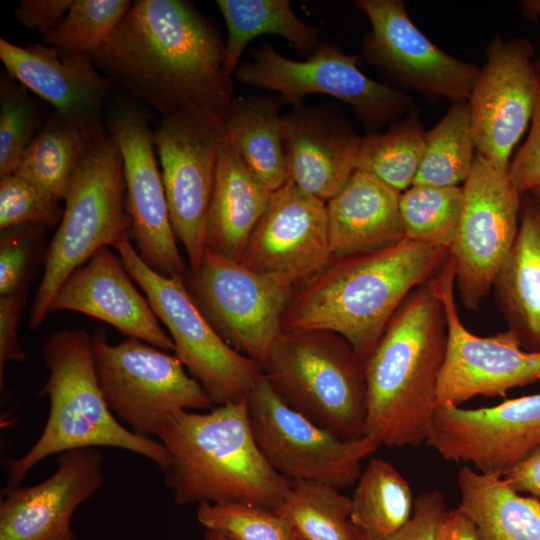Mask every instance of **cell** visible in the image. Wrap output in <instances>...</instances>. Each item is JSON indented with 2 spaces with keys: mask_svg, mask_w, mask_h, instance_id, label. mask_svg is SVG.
<instances>
[{
  "mask_svg": "<svg viewBox=\"0 0 540 540\" xmlns=\"http://www.w3.org/2000/svg\"><path fill=\"white\" fill-rule=\"evenodd\" d=\"M113 85L162 116L219 120L233 100L217 25L192 1L136 0L106 42L91 54Z\"/></svg>",
  "mask_w": 540,
  "mask_h": 540,
  "instance_id": "1",
  "label": "cell"
},
{
  "mask_svg": "<svg viewBox=\"0 0 540 540\" xmlns=\"http://www.w3.org/2000/svg\"><path fill=\"white\" fill-rule=\"evenodd\" d=\"M449 255V248L405 238L381 250L333 258L294 289L282 332L337 333L365 361L403 301L429 281Z\"/></svg>",
  "mask_w": 540,
  "mask_h": 540,
  "instance_id": "2",
  "label": "cell"
},
{
  "mask_svg": "<svg viewBox=\"0 0 540 540\" xmlns=\"http://www.w3.org/2000/svg\"><path fill=\"white\" fill-rule=\"evenodd\" d=\"M446 350L444 306L427 281L403 301L365 360V435L388 447L426 441Z\"/></svg>",
  "mask_w": 540,
  "mask_h": 540,
  "instance_id": "3",
  "label": "cell"
},
{
  "mask_svg": "<svg viewBox=\"0 0 540 540\" xmlns=\"http://www.w3.org/2000/svg\"><path fill=\"white\" fill-rule=\"evenodd\" d=\"M163 470L178 505L237 502L276 509L292 482L277 473L254 438L247 397L208 412L180 411L157 434Z\"/></svg>",
  "mask_w": 540,
  "mask_h": 540,
  "instance_id": "4",
  "label": "cell"
},
{
  "mask_svg": "<svg viewBox=\"0 0 540 540\" xmlns=\"http://www.w3.org/2000/svg\"><path fill=\"white\" fill-rule=\"evenodd\" d=\"M41 356L49 375L38 396L49 399L48 418L31 448L7 463V486L20 485L49 456L80 448H121L162 471L167 467L162 443L133 433L109 409L97 380L91 335L82 329L58 330L45 341Z\"/></svg>",
  "mask_w": 540,
  "mask_h": 540,
  "instance_id": "5",
  "label": "cell"
},
{
  "mask_svg": "<svg viewBox=\"0 0 540 540\" xmlns=\"http://www.w3.org/2000/svg\"><path fill=\"white\" fill-rule=\"evenodd\" d=\"M263 373L290 408L317 426L343 440L365 435V361L339 334L282 332Z\"/></svg>",
  "mask_w": 540,
  "mask_h": 540,
  "instance_id": "6",
  "label": "cell"
},
{
  "mask_svg": "<svg viewBox=\"0 0 540 540\" xmlns=\"http://www.w3.org/2000/svg\"><path fill=\"white\" fill-rule=\"evenodd\" d=\"M124 187L122 156L109 134L90 146L73 173L60 224L44 254V273L31 307V329L45 320L56 292L75 270L101 248L130 234Z\"/></svg>",
  "mask_w": 540,
  "mask_h": 540,
  "instance_id": "7",
  "label": "cell"
},
{
  "mask_svg": "<svg viewBox=\"0 0 540 540\" xmlns=\"http://www.w3.org/2000/svg\"><path fill=\"white\" fill-rule=\"evenodd\" d=\"M125 270L143 290L174 343V352L203 387L214 406L248 397L263 376L262 366L227 344L204 317L185 278L150 268L131 243L130 234L113 244Z\"/></svg>",
  "mask_w": 540,
  "mask_h": 540,
  "instance_id": "8",
  "label": "cell"
},
{
  "mask_svg": "<svg viewBox=\"0 0 540 540\" xmlns=\"http://www.w3.org/2000/svg\"><path fill=\"white\" fill-rule=\"evenodd\" d=\"M91 343L105 401L133 433L157 437L175 413L214 406L175 354L134 337L110 344L103 329L91 335Z\"/></svg>",
  "mask_w": 540,
  "mask_h": 540,
  "instance_id": "9",
  "label": "cell"
},
{
  "mask_svg": "<svg viewBox=\"0 0 540 540\" xmlns=\"http://www.w3.org/2000/svg\"><path fill=\"white\" fill-rule=\"evenodd\" d=\"M361 55H349L323 41L306 60L281 55L270 43L254 49L252 58L238 66L234 76L242 83L277 92L285 104L294 107L311 94H325L352 108L366 134L416 111L412 97L364 74L358 64Z\"/></svg>",
  "mask_w": 540,
  "mask_h": 540,
  "instance_id": "10",
  "label": "cell"
},
{
  "mask_svg": "<svg viewBox=\"0 0 540 540\" xmlns=\"http://www.w3.org/2000/svg\"><path fill=\"white\" fill-rule=\"evenodd\" d=\"M185 281L218 335L263 369L282 333L283 315L295 288L207 248L199 272H187Z\"/></svg>",
  "mask_w": 540,
  "mask_h": 540,
  "instance_id": "11",
  "label": "cell"
},
{
  "mask_svg": "<svg viewBox=\"0 0 540 540\" xmlns=\"http://www.w3.org/2000/svg\"><path fill=\"white\" fill-rule=\"evenodd\" d=\"M251 429L270 466L288 480L343 489L355 484L361 462L380 445L364 435L343 440L290 408L263 376L247 397Z\"/></svg>",
  "mask_w": 540,
  "mask_h": 540,
  "instance_id": "12",
  "label": "cell"
},
{
  "mask_svg": "<svg viewBox=\"0 0 540 540\" xmlns=\"http://www.w3.org/2000/svg\"><path fill=\"white\" fill-rule=\"evenodd\" d=\"M463 211L450 248L461 300L475 310L492 289L516 239L522 197L509 171H500L476 153L463 185Z\"/></svg>",
  "mask_w": 540,
  "mask_h": 540,
  "instance_id": "13",
  "label": "cell"
},
{
  "mask_svg": "<svg viewBox=\"0 0 540 540\" xmlns=\"http://www.w3.org/2000/svg\"><path fill=\"white\" fill-rule=\"evenodd\" d=\"M429 283L444 306L447 321V350L437 387L440 404L460 406L475 396H505L509 389L540 380V351L524 349L508 329L480 337L462 324L450 256Z\"/></svg>",
  "mask_w": 540,
  "mask_h": 540,
  "instance_id": "14",
  "label": "cell"
},
{
  "mask_svg": "<svg viewBox=\"0 0 540 540\" xmlns=\"http://www.w3.org/2000/svg\"><path fill=\"white\" fill-rule=\"evenodd\" d=\"M371 30L362 40L361 58L390 83L452 103L468 101L480 67L457 59L413 23L402 0H356Z\"/></svg>",
  "mask_w": 540,
  "mask_h": 540,
  "instance_id": "15",
  "label": "cell"
},
{
  "mask_svg": "<svg viewBox=\"0 0 540 540\" xmlns=\"http://www.w3.org/2000/svg\"><path fill=\"white\" fill-rule=\"evenodd\" d=\"M221 134L219 120L191 114L164 117L153 132L171 224L193 275L199 272L205 251Z\"/></svg>",
  "mask_w": 540,
  "mask_h": 540,
  "instance_id": "16",
  "label": "cell"
},
{
  "mask_svg": "<svg viewBox=\"0 0 540 540\" xmlns=\"http://www.w3.org/2000/svg\"><path fill=\"white\" fill-rule=\"evenodd\" d=\"M107 130L119 148L136 250L154 271L185 278L188 270L176 244L155 145L147 117L129 102L110 112Z\"/></svg>",
  "mask_w": 540,
  "mask_h": 540,
  "instance_id": "17",
  "label": "cell"
},
{
  "mask_svg": "<svg viewBox=\"0 0 540 540\" xmlns=\"http://www.w3.org/2000/svg\"><path fill=\"white\" fill-rule=\"evenodd\" d=\"M485 55L468 99L471 131L476 153L505 172L533 115L534 49L525 38L496 35Z\"/></svg>",
  "mask_w": 540,
  "mask_h": 540,
  "instance_id": "18",
  "label": "cell"
},
{
  "mask_svg": "<svg viewBox=\"0 0 540 540\" xmlns=\"http://www.w3.org/2000/svg\"><path fill=\"white\" fill-rule=\"evenodd\" d=\"M539 441L540 393L478 409L440 404L425 443L446 460L503 477Z\"/></svg>",
  "mask_w": 540,
  "mask_h": 540,
  "instance_id": "19",
  "label": "cell"
},
{
  "mask_svg": "<svg viewBox=\"0 0 540 540\" xmlns=\"http://www.w3.org/2000/svg\"><path fill=\"white\" fill-rule=\"evenodd\" d=\"M333 258L326 202L288 181L272 192L239 262L296 288Z\"/></svg>",
  "mask_w": 540,
  "mask_h": 540,
  "instance_id": "20",
  "label": "cell"
},
{
  "mask_svg": "<svg viewBox=\"0 0 540 540\" xmlns=\"http://www.w3.org/2000/svg\"><path fill=\"white\" fill-rule=\"evenodd\" d=\"M6 72L55 109L92 143L108 136L104 103L113 83L90 54L66 53L47 44L18 46L0 38Z\"/></svg>",
  "mask_w": 540,
  "mask_h": 540,
  "instance_id": "21",
  "label": "cell"
},
{
  "mask_svg": "<svg viewBox=\"0 0 540 540\" xmlns=\"http://www.w3.org/2000/svg\"><path fill=\"white\" fill-rule=\"evenodd\" d=\"M103 454L80 448L59 454L55 472L32 486L1 490L0 540H75L76 509L102 486Z\"/></svg>",
  "mask_w": 540,
  "mask_h": 540,
  "instance_id": "22",
  "label": "cell"
},
{
  "mask_svg": "<svg viewBox=\"0 0 540 540\" xmlns=\"http://www.w3.org/2000/svg\"><path fill=\"white\" fill-rule=\"evenodd\" d=\"M283 121L289 181L327 202L357 169L363 137L332 104H301Z\"/></svg>",
  "mask_w": 540,
  "mask_h": 540,
  "instance_id": "23",
  "label": "cell"
},
{
  "mask_svg": "<svg viewBox=\"0 0 540 540\" xmlns=\"http://www.w3.org/2000/svg\"><path fill=\"white\" fill-rule=\"evenodd\" d=\"M80 312L113 326L128 337L164 351H174L148 300L136 289L119 256L109 247L98 250L56 292L49 313Z\"/></svg>",
  "mask_w": 540,
  "mask_h": 540,
  "instance_id": "24",
  "label": "cell"
},
{
  "mask_svg": "<svg viewBox=\"0 0 540 540\" xmlns=\"http://www.w3.org/2000/svg\"><path fill=\"white\" fill-rule=\"evenodd\" d=\"M400 196L373 175L355 170L326 202L333 257L373 252L405 239Z\"/></svg>",
  "mask_w": 540,
  "mask_h": 540,
  "instance_id": "25",
  "label": "cell"
},
{
  "mask_svg": "<svg viewBox=\"0 0 540 540\" xmlns=\"http://www.w3.org/2000/svg\"><path fill=\"white\" fill-rule=\"evenodd\" d=\"M271 196L272 191L221 134L215 183L205 222V248L239 262Z\"/></svg>",
  "mask_w": 540,
  "mask_h": 540,
  "instance_id": "26",
  "label": "cell"
},
{
  "mask_svg": "<svg viewBox=\"0 0 540 540\" xmlns=\"http://www.w3.org/2000/svg\"><path fill=\"white\" fill-rule=\"evenodd\" d=\"M492 288L508 330L529 351H540V206L523 195L514 244Z\"/></svg>",
  "mask_w": 540,
  "mask_h": 540,
  "instance_id": "27",
  "label": "cell"
},
{
  "mask_svg": "<svg viewBox=\"0 0 540 540\" xmlns=\"http://www.w3.org/2000/svg\"><path fill=\"white\" fill-rule=\"evenodd\" d=\"M279 95L233 98L219 119L222 134L250 170L272 191L289 181Z\"/></svg>",
  "mask_w": 540,
  "mask_h": 540,
  "instance_id": "28",
  "label": "cell"
},
{
  "mask_svg": "<svg viewBox=\"0 0 540 540\" xmlns=\"http://www.w3.org/2000/svg\"><path fill=\"white\" fill-rule=\"evenodd\" d=\"M458 508L481 540H540V501L512 489L503 477L463 466L457 475Z\"/></svg>",
  "mask_w": 540,
  "mask_h": 540,
  "instance_id": "29",
  "label": "cell"
},
{
  "mask_svg": "<svg viewBox=\"0 0 540 540\" xmlns=\"http://www.w3.org/2000/svg\"><path fill=\"white\" fill-rule=\"evenodd\" d=\"M226 27L224 69L234 76L251 40L273 34L285 38L298 53L310 56L320 45V32L300 19L289 0H217Z\"/></svg>",
  "mask_w": 540,
  "mask_h": 540,
  "instance_id": "30",
  "label": "cell"
},
{
  "mask_svg": "<svg viewBox=\"0 0 540 540\" xmlns=\"http://www.w3.org/2000/svg\"><path fill=\"white\" fill-rule=\"evenodd\" d=\"M356 483L350 519L369 540H387L410 520V485L390 462L370 460Z\"/></svg>",
  "mask_w": 540,
  "mask_h": 540,
  "instance_id": "31",
  "label": "cell"
},
{
  "mask_svg": "<svg viewBox=\"0 0 540 540\" xmlns=\"http://www.w3.org/2000/svg\"><path fill=\"white\" fill-rule=\"evenodd\" d=\"M91 145L79 129L55 113L26 150L14 174L57 202L64 201L73 173Z\"/></svg>",
  "mask_w": 540,
  "mask_h": 540,
  "instance_id": "32",
  "label": "cell"
},
{
  "mask_svg": "<svg viewBox=\"0 0 540 540\" xmlns=\"http://www.w3.org/2000/svg\"><path fill=\"white\" fill-rule=\"evenodd\" d=\"M275 510L301 540H361L350 519L351 497L330 484L292 481L289 493Z\"/></svg>",
  "mask_w": 540,
  "mask_h": 540,
  "instance_id": "33",
  "label": "cell"
},
{
  "mask_svg": "<svg viewBox=\"0 0 540 540\" xmlns=\"http://www.w3.org/2000/svg\"><path fill=\"white\" fill-rule=\"evenodd\" d=\"M426 132L413 111L383 132L366 134L362 138L356 170L404 192L417 176L426 147Z\"/></svg>",
  "mask_w": 540,
  "mask_h": 540,
  "instance_id": "34",
  "label": "cell"
},
{
  "mask_svg": "<svg viewBox=\"0 0 540 540\" xmlns=\"http://www.w3.org/2000/svg\"><path fill=\"white\" fill-rule=\"evenodd\" d=\"M476 150L468 101L452 103L426 132V147L413 185L458 186L471 172Z\"/></svg>",
  "mask_w": 540,
  "mask_h": 540,
  "instance_id": "35",
  "label": "cell"
},
{
  "mask_svg": "<svg viewBox=\"0 0 540 540\" xmlns=\"http://www.w3.org/2000/svg\"><path fill=\"white\" fill-rule=\"evenodd\" d=\"M463 201V187L412 185L400 196L405 238L450 249L457 238Z\"/></svg>",
  "mask_w": 540,
  "mask_h": 540,
  "instance_id": "36",
  "label": "cell"
},
{
  "mask_svg": "<svg viewBox=\"0 0 540 540\" xmlns=\"http://www.w3.org/2000/svg\"><path fill=\"white\" fill-rule=\"evenodd\" d=\"M131 5L129 0H74L61 22L42 40L66 53L91 55L110 37Z\"/></svg>",
  "mask_w": 540,
  "mask_h": 540,
  "instance_id": "37",
  "label": "cell"
},
{
  "mask_svg": "<svg viewBox=\"0 0 540 540\" xmlns=\"http://www.w3.org/2000/svg\"><path fill=\"white\" fill-rule=\"evenodd\" d=\"M43 118L28 88L7 72L0 77V178L16 172Z\"/></svg>",
  "mask_w": 540,
  "mask_h": 540,
  "instance_id": "38",
  "label": "cell"
},
{
  "mask_svg": "<svg viewBox=\"0 0 540 540\" xmlns=\"http://www.w3.org/2000/svg\"><path fill=\"white\" fill-rule=\"evenodd\" d=\"M196 518L226 540H296L291 524L275 509L237 503H202Z\"/></svg>",
  "mask_w": 540,
  "mask_h": 540,
  "instance_id": "39",
  "label": "cell"
},
{
  "mask_svg": "<svg viewBox=\"0 0 540 540\" xmlns=\"http://www.w3.org/2000/svg\"><path fill=\"white\" fill-rule=\"evenodd\" d=\"M59 203L16 174L3 177L0 180V230L21 224L54 228L63 215Z\"/></svg>",
  "mask_w": 540,
  "mask_h": 540,
  "instance_id": "40",
  "label": "cell"
},
{
  "mask_svg": "<svg viewBox=\"0 0 540 540\" xmlns=\"http://www.w3.org/2000/svg\"><path fill=\"white\" fill-rule=\"evenodd\" d=\"M45 229L35 224H21L1 230L0 296L26 290Z\"/></svg>",
  "mask_w": 540,
  "mask_h": 540,
  "instance_id": "41",
  "label": "cell"
},
{
  "mask_svg": "<svg viewBox=\"0 0 540 540\" xmlns=\"http://www.w3.org/2000/svg\"><path fill=\"white\" fill-rule=\"evenodd\" d=\"M535 101L528 136L510 162L509 176L521 195L540 185V55L534 60Z\"/></svg>",
  "mask_w": 540,
  "mask_h": 540,
  "instance_id": "42",
  "label": "cell"
},
{
  "mask_svg": "<svg viewBox=\"0 0 540 540\" xmlns=\"http://www.w3.org/2000/svg\"><path fill=\"white\" fill-rule=\"evenodd\" d=\"M446 514L440 491L422 493L414 501L410 520L387 540H440Z\"/></svg>",
  "mask_w": 540,
  "mask_h": 540,
  "instance_id": "43",
  "label": "cell"
},
{
  "mask_svg": "<svg viewBox=\"0 0 540 540\" xmlns=\"http://www.w3.org/2000/svg\"><path fill=\"white\" fill-rule=\"evenodd\" d=\"M27 290L0 296V385L5 383L4 370L10 361L25 362L27 356L21 348L17 328L26 303Z\"/></svg>",
  "mask_w": 540,
  "mask_h": 540,
  "instance_id": "44",
  "label": "cell"
},
{
  "mask_svg": "<svg viewBox=\"0 0 540 540\" xmlns=\"http://www.w3.org/2000/svg\"><path fill=\"white\" fill-rule=\"evenodd\" d=\"M74 0H22L14 16L27 29L45 35L63 19Z\"/></svg>",
  "mask_w": 540,
  "mask_h": 540,
  "instance_id": "45",
  "label": "cell"
},
{
  "mask_svg": "<svg viewBox=\"0 0 540 540\" xmlns=\"http://www.w3.org/2000/svg\"><path fill=\"white\" fill-rule=\"evenodd\" d=\"M503 479L515 491L540 501V441Z\"/></svg>",
  "mask_w": 540,
  "mask_h": 540,
  "instance_id": "46",
  "label": "cell"
},
{
  "mask_svg": "<svg viewBox=\"0 0 540 540\" xmlns=\"http://www.w3.org/2000/svg\"><path fill=\"white\" fill-rule=\"evenodd\" d=\"M440 540H481L471 519L458 507L447 511Z\"/></svg>",
  "mask_w": 540,
  "mask_h": 540,
  "instance_id": "47",
  "label": "cell"
},
{
  "mask_svg": "<svg viewBox=\"0 0 540 540\" xmlns=\"http://www.w3.org/2000/svg\"><path fill=\"white\" fill-rule=\"evenodd\" d=\"M520 5L529 16L540 17V0L520 1Z\"/></svg>",
  "mask_w": 540,
  "mask_h": 540,
  "instance_id": "48",
  "label": "cell"
},
{
  "mask_svg": "<svg viewBox=\"0 0 540 540\" xmlns=\"http://www.w3.org/2000/svg\"><path fill=\"white\" fill-rule=\"evenodd\" d=\"M536 202L537 204L540 206V185L535 187L534 189H532L529 193H528Z\"/></svg>",
  "mask_w": 540,
  "mask_h": 540,
  "instance_id": "49",
  "label": "cell"
},
{
  "mask_svg": "<svg viewBox=\"0 0 540 540\" xmlns=\"http://www.w3.org/2000/svg\"><path fill=\"white\" fill-rule=\"evenodd\" d=\"M204 537L207 540H226L223 536H221V535H219L217 533H214V532H209V531L205 532Z\"/></svg>",
  "mask_w": 540,
  "mask_h": 540,
  "instance_id": "50",
  "label": "cell"
},
{
  "mask_svg": "<svg viewBox=\"0 0 540 540\" xmlns=\"http://www.w3.org/2000/svg\"><path fill=\"white\" fill-rule=\"evenodd\" d=\"M360 535H361V540H369L368 537L360 531Z\"/></svg>",
  "mask_w": 540,
  "mask_h": 540,
  "instance_id": "51",
  "label": "cell"
},
{
  "mask_svg": "<svg viewBox=\"0 0 540 540\" xmlns=\"http://www.w3.org/2000/svg\"><path fill=\"white\" fill-rule=\"evenodd\" d=\"M296 540H301V539L296 536Z\"/></svg>",
  "mask_w": 540,
  "mask_h": 540,
  "instance_id": "52",
  "label": "cell"
}]
</instances>
